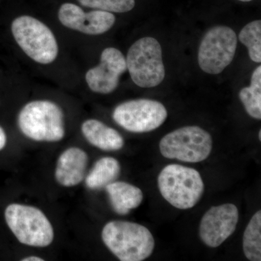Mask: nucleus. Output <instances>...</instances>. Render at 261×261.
Masks as SVG:
<instances>
[{"label":"nucleus","mask_w":261,"mask_h":261,"mask_svg":"<svg viewBox=\"0 0 261 261\" xmlns=\"http://www.w3.org/2000/svg\"><path fill=\"white\" fill-rule=\"evenodd\" d=\"M103 243L121 261H142L154 248L150 231L137 223L115 220L108 222L101 232Z\"/></svg>","instance_id":"obj_1"},{"label":"nucleus","mask_w":261,"mask_h":261,"mask_svg":"<svg viewBox=\"0 0 261 261\" xmlns=\"http://www.w3.org/2000/svg\"><path fill=\"white\" fill-rule=\"evenodd\" d=\"M18 126L27 138L37 142H58L65 136V115L59 105L47 99L31 101L18 113Z\"/></svg>","instance_id":"obj_2"},{"label":"nucleus","mask_w":261,"mask_h":261,"mask_svg":"<svg viewBox=\"0 0 261 261\" xmlns=\"http://www.w3.org/2000/svg\"><path fill=\"white\" fill-rule=\"evenodd\" d=\"M5 219L22 245L44 248L54 241V227L47 215L39 207L17 202L9 204L5 210Z\"/></svg>","instance_id":"obj_3"},{"label":"nucleus","mask_w":261,"mask_h":261,"mask_svg":"<svg viewBox=\"0 0 261 261\" xmlns=\"http://www.w3.org/2000/svg\"><path fill=\"white\" fill-rule=\"evenodd\" d=\"M158 184L163 198L181 210L197 205L205 190L204 182L197 170L178 164L168 165L163 168Z\"/></svg>","instance_id":"obj_4"},{"label":"nucleus","mask_w":261,"mask_h":261,"mask_svg":"<svg viewBox=\"0 0 261 261\" xmlns=\"http://www.w3.org/2000/svg\"><path fill=\"white\" fill-rule=\"evenodd\" d=\"M12 34L15 42L29 58L40 64L56 61L59 47L51 29L37 18L21 15L13 20Z\"/></svg>","instance_id":"obj_5"},{"label":"nucleus","mask_w":261,"mask_h":261,"mask_svg":"<svg viewBox=\"0 0 261 261\" xmlns=\"http://www.w3.org/2000/svg\"><path fill=\"white\" fill-rule=\"evenodd\" d=\"M134 83L142 88L157 87L165 78L162 48L157 39L146 37L134 43L126 58Z\"/></svg>","instance_id":"obj_6"},{"label":"nucleus","mask_w":261,"mask_h":261,"mask_svg":"<svg viewBox=\"0 0 261 261\" xmlns=\"http://www.w3.org/2000/svg\"><path fill=\"white\" fill-rule=\"evenodd\" d=\"M160 151L163 157L187 163H200L209 157L213 140L207 130L197 126L182 127L161 139Z\"/></svg>","instance_id":"obj_7"},{"label":"nucleus","mask_w":261,"mask_h":261,"mask_svg":"<svg viewBox=\"0 0 261 261\" xmlns=\"http://www.w3.org/2000/svg\"><path fill=\"white\" fill-rule=\"evenodd\" d=\"M238 46L234 31L225 25L210 29L199 47L198 63L201 69L209 74H219L231 64Z\"/></svg>","instance_id":"obj_8"},{"label":"nucleus","mask_w":261,"mask_h":261,"mask_svg":"<svg viewBox=\"0 0 261 261\" xmlns=\"http://www.w3.org/2000/svg\"><path fill=\"white\" fill-rule=\"evenodd\" d=\"M168 112L162 103L139 99L118 105L113 119L118 126L132 133H145L157 129L166 121Z\"/></svg>","instance_id":"obj_9"},{"label":"nucleus","mask_w":261,"mask_h":261,"mask_svg":"<svg viewBox=\"0 0 261 261\" xmlns=\"http://www.w3.org/2000/svg\"><path fill=\"white\" fill-rule=\"evenodd\" d=\"M126 70V58L123 53L116 48H106L101 54L99 64L86 73V82L95 93H112L118 88L121 75Z\"/></svg>","instance_id":"obj_10"},{"label":"nucleus","mask_w":261,"mask_h":261,"mask_svg":"<svg viewBox=\"0 0 261 261\" xmlns=\"http://www.w3.org/2000/svg\"><path fill=\"white\" fill-rule=\"evenodd\" d=\"M239 211L233 204L214 206L202 216L200 224V238L207 246L218 247L236 229Z\"/></svg>","instance_id":"obj_11"},{"label":"nucleus","mask_w":261,"mask_h":261,"mask_svg":"<svg viewBox=\"0 0 261 261\" xmlns=\"http://www.w3.org/2000/svg\"><path fill=\"white\" fill-rule=\"evenodd\" d=\"M58 19L66 28L87 35H99L112 28L116 16L111 12L95 10L85 12L73 3H64L58 10Z\"/></svg>","instance_id":"obj_12"},{"label":"nucleus","mask_w":261,"mask_h":261,"mask_svg":"<svg viewBox=\"0 0 261 261\" xmlns=\"http://www.w3.org/2000/svg\"><path fill=\"white\" fill-rule=\"evenodd\" d=\"M89 155L80 147H70L57 160L55 179L61 187L70 188L84 181L89 164Z\"/></svg>","instance_id":"obj_13"},{"label":"nucleus","mask_w":261,"mask_h":261,"mask_svg":"<svg viewBox=\"0 0 261 261\" xmlns=\"http://www.w3.org/2000/svg\"><path fill=\"white\" fill-rule=\"evenodd\" d=\"M81 132L91 145L101 150L118 151L124 146V139L121 134L99 120H86L82 123Z\"/></svg>","instance_id":"obj_14"},{"label":"nucleus","mask_w":261,"mask_h":261,"mask_svg":"<svg viewBox=\"0 0 261 261\" xmlns=\"http://www.w3.org/2000/svg\"><path fill=\"white\" fill-rule=\"evenodd\" d=\"M113 210L126 216L142 204L143 193L139 187L125 181H115L106 187Z\"/></svg>","instance_id":"obj_15"},{"label":"nucleus","mask_w":261,"mask_h":261,"mask_svg":"<svg viewBox=\"0 0 261 261\" xmlns=\"http://www.w3.org/2000/svg\"><path fill=\"white\" fill-rule=\"evenodd\" d=\"M121 173V165L115 158L103 157L98 159L84 178L86 187L90 190L106 188L116 181Z\"/></svg>","instance_id":"obj_16"},{"label":"nucleus","mask_w":261,"mask_h":261,"mask_svg":"<svg viewBox=\"0 0 261 261\" xmlns=\"http://www.w3.org/2000/svg\"><path fill=\"white\" fill-rule=\"evenodd\" d=\"M245 111L249 116L261 119V66L254 70L250 86L241 89L239 94Z\"/></svg>","instance_id":"obj_17"},{"label":"nucleus","mask_w":261,"mask_h":261,"mask_svg":"<svg viewBox=\"0 0 261 261\" xmlns=\"http://www.w3.org/2000/svg\"><path fill=\"white\" fill-rule=\"evenodd\" d=\"M243 251L249 260H261L260 211L254 214L244 233Z\"/></svg>","instance_id":"obj_18"},{"label":"nucleus","mask_w":261,"mask_h":261,"mask_svg":"<svg viewBox=\"0 0 261 261\" xmlns=\"http://www.w3.org/2000/svg\"><path fill=\"white\" fill-rule=\"evenodd\" d=\"M239 39L248 49L249 56L252 61L261 62V20H254L245 25L240 34Z\"/></svg>","instance_id":"obj_19"},{"label":"nucleus","mask_w":261,"mask_h":261,"mask_svg":"<svg viewBox=\"0 0 261 261\" xmlns=\"http://www.w3.org/2000/svg\"><path fill=\"white\" fill-rule=\"evenodd\" d=\"M82 6L111 13L129 12L135 6V0H77Z\"/></svg>","instance_id":"obj_20"},{"label":"nucleus","mask_w":261,"mask_h":261,"mask_svg":"<svg viewBox=\"0 0 261 261\" xmlns=\"http://www.w3.org/2000/svg\"><path fill=\"white\" fill-rule=\"evenodd\" d=\"M7 142H8V137H7L6 132L4 128L0 126V151L6 147Z\"/></svg>","instance_id":"obj_21"},{"label":"nucleus","mask_w":261,"mask_h":261,"mask_svg":"<svg viewBox=\"0 0 261 261\" xmlns=\"http://www.w3.org/2000/svg\"><path fill=\"white\" fill-rule=\"evenodd\" d=\"M21 261H44V259L37 255H29V256L23 257L20 260Z\"/></svg>","instance_id":"obj_22"},{"label":"nucleus","mask_w":261,"mask_h":261,"mask_svg":"<svg viewBox=\"0 0 261 261\" xmlns=\"http://www.w3.org/2000/svg\"><path fill=\"white\" fill-rule=\"evenodd\" d=\"M239 1L244 2V3H247V2L252 1V0H239Z\"/></svg>","instance_id":"obj_23"},{"label":"nucleus","mask_w":261,"mask_h":261,"mask_svg":"<svg viewBox=\"0 0 261 261\" xmlns=\"http://www.w3.org/2000/svg\"><path fill=\"white\" fill-rule=\"evenodd\" d=\"M258 137H259V140H261V130H259V135H258Z\"/></svg>","instance_id":"obj_24"}]
</instances>
